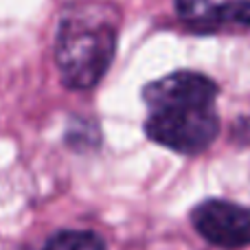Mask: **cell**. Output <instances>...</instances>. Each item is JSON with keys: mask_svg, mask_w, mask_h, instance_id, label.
Masks as SVG:
<instances>
[{"mask_svg": "<svg viewBox=\"0 0 250 250\" xmlns=\"http://www.w3.org/2000/svg\"><path fill=\"white\" fill-rule=\"evenodd\" d=\"M220 95V83L202 70L178 68L147 82L141 88L147 141L178 156L208 151L222 134Z\"/></svg>", "mask_w": 250, "mask_h": 250, "instance_id": "1", "label": "cell"}, {"mask_svg": "<svg viewBox=\"0 0 250 250\" xmlns=\"http://www.w3.org/2000/svg\"><path fill=\"white\" fill-rule=\"evenodd\" d=\"M119 22V9L105 0H79L64 7L53 42L64 88L83 92L99 86L117 57Z\"/></svg>", "mask_w": 250, "mask_h": 250, "instance_id": "2", "label": "cell"}, {"mask_svg": "<svg viewBox=\"0 0 250 250\" xmlns=\"http://www.w3.org/2000/svg\"><path fill=\"white\" fill-rule=\"evenodd\" d=\"M198 237L220 250L250 246V208L229 198H204L189 211Z\"/></svg>", "mask_w": 250, "mask_h": 250, "instance_id": "3", "label": "cell"}, {"mask_svg": "<svg viewBox=\"0 0 250 250\" xmlns=\"http://www.w3.org/2000/svg\"><path fill=\"white\" fill-rule=\"evenodd\" d=\"M173 16L198 38L250 35V0H173Z\"/></svg>", "mask_w": 250, "mask_h": 250, "instance_id": "4", "label": "cell"}, {"mask_svg": "<svg viewBox=\"0 0 250 250\" xmlns=\"http://www.w3.org/2000/svg\"><path fill=\"white\" fill-rule=\"evenodd\" d=\"M64 145L68 149L77 151V154H88V151H97L104 145V132L101 125L92 117H82V114H73L68 119V125L64 129Z\"/></svg>", "mask_w": 250, "mask_h": 250, "instance_id": "5", "label": "cell"}, {"mask_svg": "<svg viewBox=\"0 0 250 250\" xmlns=\"http://www.w3.org/2000/svg\"><path fill=\"white\" fill-rule=\"evenodd\" d=\"M40 250H108V244L97 230L60 229L44 239Z\"/></svg>", "mask_w": 250, "mask_h": 250, "instance_id": "6", "label": "cell"}, {"mask_svg": "<svg viewBox=\"0 0 250 250\" xmlns=\"http://www.w3.org/2000/svg\"><path fill=\"white\" fill-rule=\"evenodd\" d=\"M229 143L235 149H248L250 147V112L239 114L237 119H233V123L229 125Z\"/></svg>", "mask_w": 250, "mask_h": 250, "instance_id": "7", "label": "cell"}]
</instances>
